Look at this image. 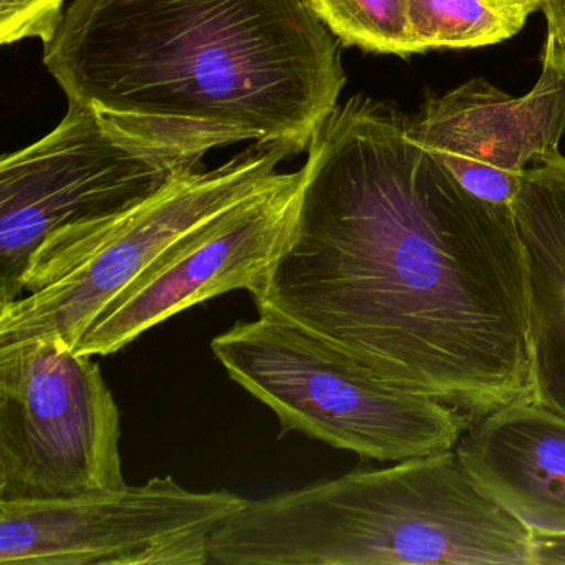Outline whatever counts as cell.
<instances>
[{
    "mask_svg": "<svg viewBox=\"0 0 565 565\" xmlns=\"http://www.w3.org/2000/svg\"><path fill=\"white\" fill-rule=\"evenodd\" d=\"M406 124L365 95L330 111L250 297L382 382L479 418L532 399L524 243L512 207L469 193Z\"/></svg>",
    "mask_w": 565,
    "mask_h": 565,
    "instance_id": "1",
    "label": "cell"
},
{
    "mask_svg": "<svg viewBox=\"0 0 565 565\" xmlns=\"http://www.w3.org/2000/svg\"><path fill=\"white\" fill-rule=\"evenodd\" d=\"M44 65L68 104L198 164L243 141L302 153L347 84L307 0H72Z\"/></svg>",
    "mask_w": 565,
    "mask_h": 565,
    "instance_id": "2",
    "label": "cell"
},
{
    "mask_svg": "<svg viewBox=\"0 0 565 565\" xmlns=\"http://www.w3.org/2000/svg\"><path fill=\"white\" fill-rule=\"evenodd\" d=\"M211 562L539 565V548L451 449L247 499L211 539Z\"/></svg>",
    "mask_w": 565,
    "mask_h": 565,
    "instance_id": "3",
    "label": "cell"
},
{
    "mask_svg": "<svg viewBox=\"0 0 565 565\" xmlns=\"http://www.w3.org/2000/svg\"><path fill=\"white\" fill-rule=\"evenodd\" d=\"M253 145L214 170L173 178L147 200L45 237L29 260L22 297L0 303V345L54 339L77 349L98 313L173 244L276 180L296 157Z\"/></svg>",
    "mask_w": 565,
    "mask_h": 565,
    "instance_id": "4",
    "label": "cell"
},
{
    "mask_svg": "<svg viewBox=\"0 0 565 565\" xmlns=\"http://www.w3.org/2000/svg\"><path fill=\"white\" fill-rule=\"evenodd\" d=\"M231 380L299 431L379 461L451 451L471 413L388 385L282 320H241L211 342Z\"/></svg>",
    "mask_w": 565,
    "mask_h": 565,
    "instance_id": "5",
    "label": "cell"
},
{
    "mask_svg": "<svg viewBox=\"0 0 565 565\" xmlns=\"http://www.w3.org/2000/svg\"><path fill=\"white\" fill-rule=\"evenodd\" d=\"M120 438L94 356L54 339L0 345V501L124 488Z\"/></svg>",
    "mask_w": 565,
    "mask_h": 565,
    "instance_id": "6",
    "label": "cell"
},
{
    "mask_svg": "<svg viewBox=\"0 0 565 565\" xmlns=\"http://www.w3.org/2000/svg\"><path fill=\"white\" fill-rule=\"evenodd\" d=\"M200 168L68 104L51 134L0 163V303L22 297L29 260L45 237L134 206Z\"/></svg>",
    "mask_w": 565,
    "mask_h": 565,
    "instance_id": "7",
    "label": "cell"
},
{
    "mask_svg": "<svg viewBox=\"0 0 565 565\" xmlns=\"http://www.w3.org/2000/svg\"><path fill=\"white\" fill-rule=\"evenodd\" d=\"M173 476L51 501H0L2 565H204L217 529L246 505Z\"/></svg>",
    "mask_w": 565,
    "mask_h": 565,
    "instance_id": "8",
    "label": "cell"
},
{
    "mask_svg": "<svg viewBox=\"0 0 565 565\" xmlns=\"http://www.w3.org/2000/svg\"><path fill=\"white\" fill-rule=\"evenodd\" d=\"M302 180V168L279 173L173 244L98 313L75 352L111 355L190 307L233 290L254 292L289 241Z\"/></svg>",
    "mask_w": 565,
    "mask_h": 565,
    "instance_id": "9",
    "label": "cell"
},
{
    "mask_svg": "<svg viewBox=\"0 0 565 565\" xmlns=\"http://www.w3.org/2000/svg\"><path fill=\"white\" fill-rule=\"evenodd\" d=\"M408 137L433 154L469 193L512 206L529 164L558 153L565 131V74L547 34L542 74L522 97L472 78L408 115Z\"/></svg>",
    "mask_w": 565,
    "mask_h": 565,
    "instance_id": "10",
    "label": "cell"
},
{
    "mask_svg": "<svg viewBox=\"0 0 565 565\" xmlns=\"http://www.w3.org/2000/svg\"><path fill=\"white\" fill-rule=\"evenodd\" d=\"M476 484L534 535H565V416L534 399L499 406L456 446Z\"/></svg>",
    "mask_w": 565,
    "mask_h": 565,
    "instance_id": "11",
    "label": "cell"
},
{
    "mask_svg": "<svg viewBox=\"0 0 565 565\" xmlns=\"http://www.w3.org/2000/svg\"><path fill=\"white\" fill-rule=\"evenodd\" d=\"M529 267L532 399L565 416V157L522 174L512 201Z\"/></svg>",
    "mask_w": 565,
    "mask_h": 565,
    "instance_id": "12",
    "label": "cell"
},
{
    "mask_svg": "<svg viewBox=\"0 0 565 565\" xmlns=\"http://www.w3.org/2000/svg\"><path fill=\"white\" fill-rule=\"evenodd\" d=\"M541 9L542 0H406L416 54L501 44Z\"/></svg>",
    "mask_w": 565,
    "mask_h": 565,
    "instance_id": "13",
    "label": "cell"
},
{
    "mask_svg": "<svg viewBox=\"0 0 565 565\" xmlns=\"http://www.w3.org/2000/svg\"><path fill=\"white\" fill-rule=\"evenodd\" d=\"M313 14L345 47L370 54H416L406 0H307Z\"/></svg>",
    "mask_w": 565,
    "mask_h": 565,
    "instance_id": "14",
    "label": "cell"
},
{
    "mask_svg": "<svg viewBox=\"0 0 565 565\" xmlns=\"http://www.w3.org/2000/svg\"><path fill=\"white\" fill-rule=\"evenodd\" d=\"M67 0H34L28 21H25L22 41L39 39L47 44L61 24Z\"/></svg>",
    "mask_w": 565,
    "mask_h": 565,
    "instance_id": "15",
    "label": "cell"
},
{
    "mask_svg": "<svg viewBox=\"0 0 565 565\" xmlns=\"http://www.w3.org/2000/svg\"><path fill=\"white\" fill-rule=\"evenodd\" d=\"M32 6L34 0H0V44L11 45L22 41Z\"/></svg>",
    "mask_w": 565,
    "mask_h": 565,
    "instance_id": "16",
    "label": "cell"
},
{
    "mask_svg": "<svg viewBox=\"0 0 565 565\" xmlns=\"http://www.w3.org/2000/svg\"><path fill=\"white\" fill-rule=\"evenodd\" d=\"M542 12L547 19L548 35L557 44L565 41V0H542Z\"/></svg>",
    "mask_w": 565,
    "mask_h": 565,
    "instance_id": "17",
    "label": "cell"
},
{
    "mask_svg": "<svg viewBox=\"0 0 565 565\" xmlns=\"http://www.w3.org/2000/svg\"><path fill=\"white\" fill-rule=\"evenodd\" d=\"M537 537L539 565L565 564V535L558 537Z\"/></svg>",
    "mask_w": 565,
    "mask_h": 565,
    "instance_id": "18",
    "label": "cell"
},
{
    "mask_svg": "<svg viewBox=\"0 0 565 565\" xmlns=\"http://www.w3.org/2000/svg\"><path fill=\"white\" fill-rule=\"evenodd\" d=\"M555 58H557L558 65H561L565 74V41L561 42V44L555 42Z\"/></svg>",
    "mask_w": 565,
    "mask_h": 565,
    "instance_id": "19",
    "label": "cell"
}]
</instances>
